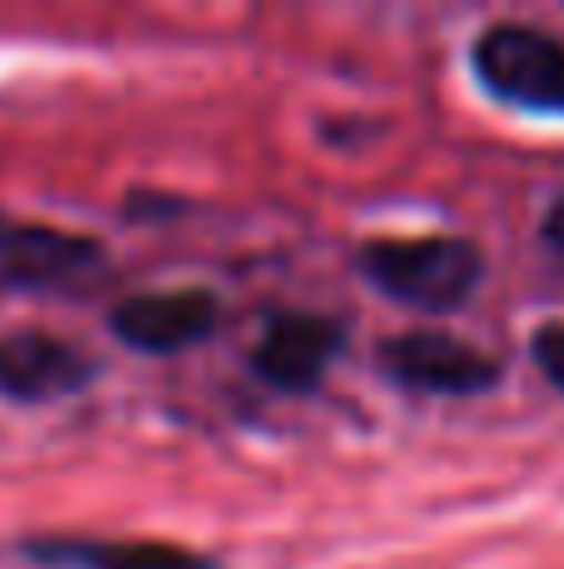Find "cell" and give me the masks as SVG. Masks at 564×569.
Wrapping results in <instances>:
<instances>
[{"label": "cell", "instance_id": "4", "mask_svg": "<svg viewBox=\"0 0 564 569\" xmlns=\"http://www.w3.org/2000/svg\"><path fill=\"white\" fill-rule=\"evenodd\" d=\"M380 365L400 385L425 390V395H480L500 380V365L490 355H480L475 345L455 340V335H435V330L385 340L380 345Z\"/></svg>", "mask_w": 564, "mask_h": 569}, {"label": "cell", "instance_id": "3", "mask_svg": "<svg viewBox=\"0 0 564 569\" xmlns=\"http://www.w3.org/2000/svg\"><path fill=\"white\" fill-rule=\"evenodd\" d=\"M105 270V250L90 236L0 220V284L20 290H85Z\"/></svg>", "mask_w": 564, "mask_h": 569}, {"label": "cell", "instance_id": "7", "mask_svg": "<svg viewBox=\"0 0 564 569\" xmlns=\"http://www.w3.org/2000/svg\"><path fill=\"white\" fill-rule=\"evenodd\" d=\"M90 380V360L56 335H10L0 340V390L10 400H60Z\"/></svg>", "mask_w": 564, "mask_h": 569}, {"label": "cell", "instance_id": "1", "mask_svg": "<svg viewBox=\"0 0 564 569\" xmlns=\"http://www.w3.org/2000/svg\"><path fill=\"white\" fill-rule=\"evenodd\" d=\"M365 276L410 310H455L475 295L485 260L460 236H420V240H380L360 256Z\"/></svg>", "mask_w": 564, "mask_h": 569}, {"label": "cell", "instance_id": "8", "mask_svg": "<svg viewBox=\"0 0 564 569\" xmlns=\"http://www.w3.org/2000/svg\"><path fill=\"white\" fill-rule=\"evenodd\" d=\"M26 555L46 569H215L210 555L160 540H30Z\"/></svg>", "mask_w": 564, "mask_h": 569}, {"label": "cell", "instance_id": "2", "mask_svg": "<svg viewBox=\"0 0 564 569\" xmlns=\"http://www.w3.org/2000/svg\"><path fill=\"white\" fill-rule=\"evenodd\" d=\"M475 76L495 100L564 116V40L535 26H490L475 40Z\"/></svg>", "mask_w": 564, "mask_h": 569}, {"label": "cell", "instance_id": "6", "mask_svg": "<svg viewBox=\"0 0 564 569\" xmlns=\"http://www.w3.org/2000/svg\"><path fill=\"white\" fill-rule=\"evenodd\" d=\"M115 335L145 355H170L185 345L205 340L215 330V300L205 290H155V295H130L110 315Z\"/></svg>", "mask_w": 564, "mask_h": 569}, {"label": "cell", "instance_id": "10", "mask_svg": "<svg viewBox=\"0 0 564 569\" xmlns=\"http://www.w3.org/2000/svg\"><path fill=\"white\" fill-rule=\"evenodd\" d=\"M545 240L564 250V196L555 200V206H550V216H545Z\"/></svg>", "mask_w": 564, "mask_h": 569}, {"label": "cell", "instance_id": "5", "mask_svg": "<svg viewBox=\"0 0 564 569\" xmlns=\"http://www.w3.org/2000/svg\"><path fill=\"white\" fill-rule=\"evenodd\" d=\"M340 345H345V330L325 315H280V320L265 325V335L255 345V370L275 390L305 395L330 375Z\"/></svg>", "mask_w": 564, "mask_h": 569}, {"label": "cell", "instance_id": "9", "mask_svg": "<svg viewBox=\"0 0 564 569\" xmlns=\"http://www.w3.org/2000/svg\"><path fill=\"white\" fill-rule=\"evenodd\" d=\"M535 365L545 370V380L555 385V390H564V320L535 330Z\"/></svg>", "mask_w": 564, "mask_h": 569}]
</instances>
